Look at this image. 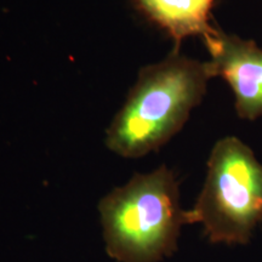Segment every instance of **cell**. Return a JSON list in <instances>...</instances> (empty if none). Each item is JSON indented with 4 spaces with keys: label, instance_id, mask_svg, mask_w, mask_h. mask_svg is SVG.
Instances as JSON below:
<instances>
[{
    "label": "cell",
    "instance_id": "obj_5",
    "mask_svg": "<svg viewBox=\"0 0 262 262\" xmlns=\"http://www.w3.org/2000/svg\"><path fill=\"white\" fill-rule=\"evenodd\" d=\"M140 11L175 40V49L188 37L208 40L220 29L210 25L215 0H135Z\"/></svg>",
    "mask_w": 262,
    "mask_h": 262
},
{
    "label": "cell",
    "instance_id": "obj_3",
    "mask_svg": "<svg viewBox=\"0 0 262 262\" xmlns=\"http://www.w3.org/2000/svg\"><path fill=\"white\" fill-rule=\"evenodd\" d=\"M187 224H201L211 243L247 244L262 222V164L235 136L212 147L204 186L186 211Z\"/></svg>",
    "mask_w": 262,
    "mask_h": 262
},
{
    "label": "cell",
    "instance_id": "obj_2",
    "mask_svg": "<svg viewBox=\"0 0 262 262\" xmlns=\"http://www.w3.org/2000/svg\"><path fill=\"white\" fill-rule=\"evenodd\" d=\"M108 255L119 262H159L176 251L186 221L179 182L166 165L136 173L101 201Z\"/></svg>",
    "mask_w": 262,
    "mask_h": 262
},
{
    "label": "cell",
    "instance_id": "obj_1",
    "mask_svg": "<svg viewBox=\"0 0 262 262\" xmlns=\"http://www.w3.org/2000/svg\"><path fill=\"white\" fill-rule=\"evenodd\" d=\"M214 77L210 62L186 56L180 49L143 67L108 127L107 147L125 158H139L165 145L202 102Z\"/></svg>",
    "mask_w": 262,
    "mask_h": 262
},
{
    "label": "cell",
    "instance_id": "obj_4",
    "mask_svg": "<svg viewBox=\"0 0 262 262\" xmlns=\"http://www.w3.org/2000/svg\"><path fill=\"white\" fill-rule=\"evenodd\" d=\"M215 77H221L235 96L239 118L262 117V49L254 40L219 31L204 41Z\"/></svg>",
    "mask_w": 262,
    "mask_h": 262
}]
</instances>
